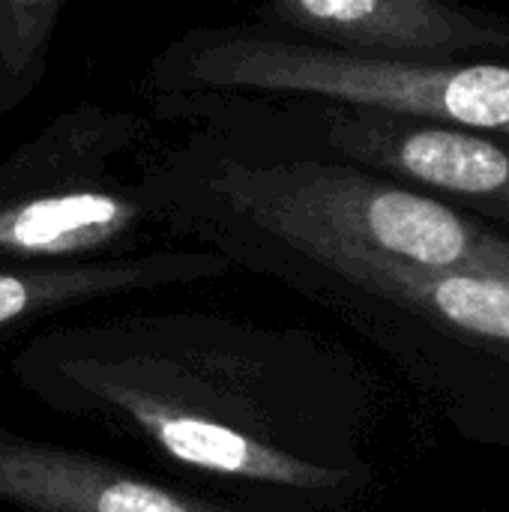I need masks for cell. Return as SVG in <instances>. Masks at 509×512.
<instances>
[{"mask_svg":"<svg viewBox=\"0 0 509 512\" xmlns=\"http://www.w3.org/2000/svg\"><path fill=\"white\" fill-rule=\"evenodd\" d=\"M9 375L45 411L240 501L342 512L372 483L363 378L309 330L135 309L36 330Z\"/></svg>","mask_w":509,"mask_h":512,"instance_id":"1","label":"cell"},{"mask_svg":"<svg viewBox=\"0 0 509 512\" xmlns=\"http://www.w3.org/2000/svg\"><path fill=\"white\" fill-rule=\"evenodd\" d=\"M246 24L384 63L509 66V15L450 0H270Z\"/></svg>","mask_w":509,"mask_h":512,"instance_id":"7","label":"cell"},{"mask_svg":"<svg viewBox=\"0 0 509 512\" xmlns=\"http://www.w3.org/2000/svg\"><path fill=\"white\" fill-rule=\"evenodd\" d=\"M153 126L96 102L54 114L0 159V267H57L147 252L162 234L141 162Z\"/></svg>","mask_w":509,"mask_h":512,"instance_id":"5","label":"cell"},{"mask_svg":"<svg viewBox=\"0 0 509 512\" xmlns=\"http://www.w3.org/2000/svg\"><path fill=\"white\" fill-rule=\"evenodd\" d=\"M63 9V0H0V120L39 90Z\"/></svg>","mask_w":509,"mask_h":512,"instance_id":"10","label":"cell"},{"mask_svg":"<svg viewBox=\"0 0 509 512\" xmlns=\"http://www.w3.org/2000/svg\"><path fill=\"white\" fill-rule=\"evenodd\" d=\"M378 348L471 444L509 450V279L381 261L264 273Z\"/></svg>","mask_w":509,"mask_h":512,"instance_id":"3","label":"cell"},{"mask_svg":"<svg viewBox=\"0 0 509 512\" xmlns=\"http://www.w3.org/2000/svg\"><path fill=\"white\" fill-rule=\"evenodd\" d=\"M150 105L177 99H273L366 108L509 135V66H408L264 33L252 24L192 27L147 69Z\"/></svg>","mask_w":509,"mask_h":512,"instance_id":"4","label":"cell"},{"mask_svg":"<svg viewBox=\"0 0 509 512\" xmlns=\"http://www.w3.org/2000/svg\"><path fill=\"white\" fill-rule=\"evenodd\" d=\"M168 123L249 126L450 204L509 237V135L441 126L366 108L273 99H177L153 105Z\"/></svg>","mask_w":509,"mask_h":512,"instance_id":"6","label":"cell"},{"mask_svg":"<svg viewBox=\"0 0 509 512\" xmlns=\"http://www.w3.org/2000/svg\"><path fill=\"white\" fill-rule=\"evenodd\" d=\"M162 234L264 276L288 261H381L509 279V237L417 189L249 126H192L144 156Z\"/></svg>","mask_w":509,"mask_h":512,"instance_id":"2","label":"cell"},{"mask_svg":"<svg viewBox=\"0 0 509 512\" xmlns=\"http://www.w3.org/2000/svg\"><path fill=\"white\" fill-rule=\"evenodd\" d=\"M234 267L195 246H153L138 255L57 267H0V345L57 315L228 276Z\"/></svg>","mask_w":509,"mask_h":512,"instance_id":"9","label":"cell"},{"mask_svg":"<svg viewBox=\"0 0 509 512\" xmlns=\"http://www.w3.org/2000/svg\"><path fill=\"white\" fill-rule=\"evenodd\" d=\"M0 504L18 512H291L153 477L6 423H0Z\"/></svg>","mask_w":509,"mask_h":512,"instance_id":"8","label":"cell"}]
</instances>
